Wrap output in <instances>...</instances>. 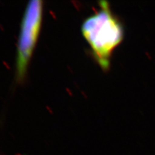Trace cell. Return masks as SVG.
<instances>
[{
  "instance_id": "obj_1",
  "label": "cell",
  "mask_w": 155,
  "mask_h": 155,
  "mask_svg": "<svg viewBox=\"0 0 155 155\" xmlns=\"http://www.w3.org/2000/svg\"><path fill=\"white\" fill-rule=\"evenodd\" d=\"M99 3L100 10L84 21L81 32L97 63L104 71H107L114 51L124 40V27L108 2Z\"/></svg>"
},
{
  "instance_id": "obj_2",
  "label": "cell",
  "mask_w": 155,
  "mask_h": 155,
  "mask_svg": "<svg viewBox=\"0 0 155 155\" xmlns=\"http://www.w3.org/2000/svg\"><path fill=\"white\" fill-rule=\"evenodd\" d=\"M43 2L32 0L27 4L22 19L16 55V78L25 79L28 66L35 49L42 22Z\"/></svg>"
}]
</instances>
